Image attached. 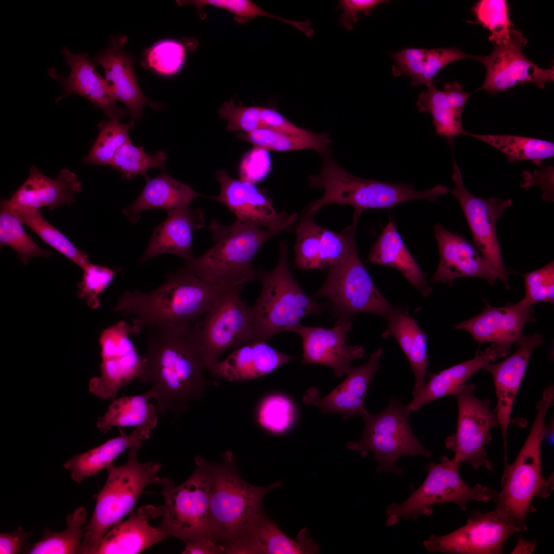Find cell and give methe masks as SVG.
I'll return each mask as SVG.
<instances>
[{
  "mask_svg": "<svg viewBox=\"0 0 554 554\" xmlns=\"http://www.w3.org/2000/svg\"><path fill=\"white\" fill-rule=\"evenodd\" d=\"M183 554L224 553V547L211 537L185 542Z\"/></svg>",
  "mask_w": 554,
  "mask_h": 554,
  "instance_id": "6125c7cd",
  "label": "cell"
},
{
  "mask_svg": "<svg viewBox=\"0 0 554 554\" xmlns=\"http://www.w3.org/2000/svg\"><path fill=\"white\" fill-rule=\"evenodd\" d=\"M476 55L467 54L456 48L423 49L407 48L393 56V70L398 76L405 74L412 86L432 83L436 74L448 64L465 58L475 60Z\"/></svg>",
  "mask_w": 554,
  "mask_h": 554,
  "instance_id": "e575fe53",
  "label": "cell"
},
{
  "mask_svg": "<svg viewBox=\"0 0 554 554\" xmlns=\"http://www.w3.org/2000/svg\"><path fill=\"white\" fill-rule=\"evenodd\" d=\"M536 540H526L522 537H519L517 544L511 553H531L537 548Z\"/></svg>",
  "mask_w": 554,
  "mask_h": 554,
  "instance_id": "be15d7a7",
  "label": "cell"
},
{
  "mask_svg": "<svg viewBox=\"0 0 554 554\" xmlns=\"http://www.w3.org/2000/svg\"><path fill=\"white\" fill-rule=\"evenodd\" d=\"M553 424L550 423L548 425H545L544 439L546 438L551 444H553Z\"/></svg>",
  "mask_w": 554,
  "mask_h": 554,
  "instance_id": "e7e4bbea",
  "label": "cell"
},
{
  "mask_svg": "<svg viewBox=\"0 0 554 554\" xmlns=\"http://www.w3.org/2000/svg\"><path fill=\"white\" fill-rule=\"evenodd\" d=\"M452 180L454 187L449 191L457 200L472 235V243L496 273L498 280L509 287L501 248L496 232L498 220L512 204L511 199H484L470 193L464 185L462 176L454 159Z\"/></svg>",
  "mask_w": 554,
  "mask_h": 554,
  "instance_id": "2e32d148",
  "label": "cell"
},
{
  "mask_svg": "<svg viewBox=\"0 0 554 554\" xmlns=\"http://www.w3.org/2000/svg\"><path fill=\"white\" fill-rule=\"evenodd\" d=\"M224 553L310 554L319 552V546L309 538L306 528L294 540L285 535L263 512L256 513L230 542L224 545Z\"/></svg>",
  "mask_w": 554,
  "mask_h": 554,
  "instance_id": "7402d4cb",
  "label": "cell"
},
{
  "mask_svg": "<svg viewBox=\"0 0 554 554\" xmlns=\"http://www.w3.org/2000/svg\"><path fill=\"white\" fill-rule=\"evenodd\" d=\"M427 334L419 326L414 339L406 355L414 375L415 382L412 395L416 396L425 384L427 375L428 358L427 351Z\"/></svg>",
  "mask_w": 554,
  "mask_h": 554,
  "instance_id": "11a10c76",
  "label": "cell"
},
{
  "mask_svg": "<svg viewBox=\"0 0 554 554\" xmlns=\"http://www.w3.org/2000/svg\"><path fill=\"white\" fill-rule=\"evenodd\" d=\"M295 410L290 399L281 394L266 397L258 408V423L266 430L276 434L287 431L295 420Z\"/></svg>",
  "mask_w": 554,
  "mask_h": 554,
  "instance_id": "681fc988",
  "label": "cell"
},
{
  "mask_svg": "<svg viewBox=\"0 0 554 554\" xmlns=\"http://www.w3.org/2000/svg\"><path fill=\"white\" fill-rule=\"evenodd\" d=\"M467 135L497 148L506 155L508 162L530 160L537 166L554 155L551 142L523 136L506 134H480L467 132Z\"/></svg>",
  "mask_w": 554,
  "mask_h": 554,
  "instance_id": "ab89813d",
  "label": "cell"
},
{
  "mask_svg": "<svg viewBox=\"0 0 554 554\" xmlns=\"http://www.w3.org/2000/svg\"><path fill=\"white\" fill-rule=\"evenodd\" d=\"M194 461V471L182 484L176 485L169 478L161 479L160 484L164 504L160 506L162 521L158 527L167 536L184 542L212 538L209 519L212 463L200 456Z\"/></svg>",
  "mask_w": 554,
  "mask_h": 554,
  "instance_id": "ba28073f",
  "label": "cell"
},
{
  "mask_svg": "<svg viewBox=\"0 0 554 554\" xmlns=\"http://www.w3.org/2000/svg\"><path fill=\"white\" fill-rule=\"evenodd\" d=\"M166 159L165 151L160 150L152 155H148L143 147L133 145L130 141L117 150L110 165L121 173L123 179L131 180L140 174L144 175L147 180L149 177L147 172L150 168L166 169Z\"/></svg>",
  "mask_w": 554,
  "mask_h": 554,
  "instance_id": "bcb514c9",
  "label": "cell"
},
{
  "mask_svg": "<svg viewBox=\"0 0 554 554\" xmlns=\"http://www.w3.org/2000/svg\"><path fill=\"white\" fill-rule=\"evenodd\" d=\"M390 1L384 0H341L339 7L343 12L340 22L346 29L351 30L359 20L358 13L363 12L367 16L377 6Z\"/></svg>",
  "mask_w": 554,
  "mask_h": 554,
  "instance_id": "9f6ffc18",
  "label": "cell"
},
{
  "mask_svg": "<svg viewBox=\"0 0 554 554\" xmlns=\"http://www.w3.org/2000/svg\"><path fill=\"white\" fill-rule=\"evenodd\" d=\"M8 204L22 223L50 247L82 269L89 263L88 254L78 249L62 232L46 221L39 210L21 209L12 207L9 202Z\"/></svg>",
  "mask_w": 554,
  "mask_h": 554,
  "instance_id": "b9f144b4",
  "label": "cell"
},
{
  "mask_svg": "<svg viewBox=\"0 0 554 554\" xmlns=\"http://www.w3.org/2000/svg\"><path fill=\"white\" fill-rule=\"evenodd\" d=\"M230 287L212 285L192 273L179 270L153 291H125L113 311L134 316L130 324L131 335L149 326L195 324Z\"/></svg>",
  "mask_w": 554,
  "mask_h": 554,
  "instance_id": "7a4b0ae2",
  "label": "cell"
},
{
  "mask_svg": "<svg viewBox=\"0 0 554 554\" xmlns=\"http://www.w3.org/2000/svg\"><path fill=\"white\" fill-rule=\"evenodd\" d=\"M82 281L78 284L77 296L92 309L101 305L99 295L113 280L115 271L109 268L88 263L83 268Z\"/></svg>",
  "mask_w": 554,
  "mask_h": 554,
  "instance_id": "f5cc1de1",
  "label": "cell"
},
{
  "mask_svg": "<svg viewBox=\"0 0 554 554\" xmlns=\"http://www.w3.org/2000/svg\"><path fill=\"white\" fill-rule=\"evenodd\" d=\"M238 136L251 144L256 149L263 150L288 151L312 149L324 154L330 140L326 133L310 132L298 135L261 127L249 133L239 132Z\"/></svg>",
  "mask_w": 554,
  "mask_h": 554,
  "instance_id": "f35d334b",
  "label": "cell"
},
{
  "mask_svg": "<svg viewBox=\"0 0 554 554\" xmlns=\"http://www.w3.org/2000/svg\"><path fill=\"white\" fill-rule=\"evenodd\" d=\"M62 53L70 68L69 74H60L53 67L48 68L49 75L58 81L64 89V93L56 98V103L67 96L76 94L86 98L111 120H119L129 113L127 108L116 104L109 83L88 58V52L73 53L64 47Z\"/></svg>",
  "mask_w": 554,
  "mask_h": 554,
  "instance_id": "44dd1931",
  "label": "cell"
},
{
  "mask_svg": "<svg viewBox=\"0 0 554 554\" xmlns=\"http://www.w3.org/2000/svg\"><path fill=\"white\" fill-rule=\"evenodd\" d=\"M208 229L214 245L200 256L185 261L179 270L221 287L243 286L258 280L254 258L264 244L279 233L237 220L228 225L213 220Z\"/></svg>",
  "mask_w": 554,
  "mask_h": 554,
  "instance_id": "3957f363",
  "label": "cell"
},
{
  "mask_svg": "<svg viewBox=\"0 0 554 554\" xmlns=\"http://www.w3.org/2000/svg\"><path fill=\"white\" fill-rule=\"evenodd\" d=\"M196 324L146 328V367L140 382L151 384L149 390L161 414L170 411L177 416L203 396L208 384L194 335Z\"/></svg>",
  "mask_w": 554,
  "mask_h": 554,
  "instance_id": "6da1fadb",
  "label": "cell"
},
{
  "mask_svg": "<svg viewBox=\"0 0 554 554\" xmlns=\"http://www.w3.org/2000/svg\"><path fill=\"white\" fill-rule=\"evenodd\" d=\"M440 462H431L426 467L427 476L422 485L402 503H392L386 511L387 526L397 524L402 519L417 520L421 515L430 516L431 506L453 503L466 511L469 501L488 503L495 498L497 491L477 483L467 485L461 478V463L454 458H440Z\"/></svg>",
  "mask_w": 554,
  "mask_h": 554,
  "instance_id": "8fae6325",
  "label": "cell"
},
{
  "mask_svg": "<svg viewBox=\"0 0 554 554\" xmlns=\"http://www.w3.org/2000/svg\"><path fill=\"white\" fill-rule=\"evenodd\" d=\"M140 448L128 449L126 464L116 466L112 463L107 468V479L85 526L81 553L91 554L104 536L132 510L144 489L160 484L161 479L157 474L161 464L140 462L136 456Z\"/></svg>",
  "mask_w": 554,
  "mask_h": 554,
  "instance_id": "52a82bcc",
  "label": "cell"
},
{
  "mask_svg": "<svg viewBox=\"0 0 554 554\" xmlns=\"http://www.w3.org/2000/svg\"><path fill=\"white\" fill-rule=\"evenodd\" d=\"M411 412L400 399L392 398L377 414L368 411L363 417L364 426L359 442H350L347 447L359 451L363 457L369 452L379 464L378 473L393 472L403 475L396 462L404 456L421 455L430 459L433 452L425 447L411 430L408 418Z\"/></svg>",
  "mask_w": 554,
  "mask_h": 554,
  "instance_id": "30bf717a",
  "label": "cell"
},
{
  "mask_svg": "<svg viewBox=\"0 0 554 554\" xmlns=\"http://www.w3.org/2000/svg\"><path fill=\"white\" fill-rule=\"evenodd\" d=\"M222 458L221 463H212L209 519L212 538L223 546L262 509L264 496L281 482L266 487L252 485L240 477L232 452L226 451Z\"/></svg>",
  "mask_w": 554,
  "mask_h": 554,
  "instance_id": "9c48e42d",
  "label": "cell"
},
{
  "mask_svg": "<svg viewBox=\"0 0 554 554\" xmlns=\"http://www.w3.org/2000/svg\"><path fill=\"white\" fill-rule=\"evenodd\" d=\"M553 167H546L531 173L524 171L521 186L529 189L535 185L539 186L543 191L542 198L546 201H553Z\"/></svg>",
  "mask_w": 554,
  "mask_h": 554,
  "instance_id": "6f0895ef",
  "label": "cell"
},
{
  "mask_svg": "<svg viewBox=\"0 0 554 554\" xmlns=\"http://www.w3.org/2000/svg\"><path fill=\"white\" fill-rule=\"evenodd\" d=\"M368 259L373 264L398 270L423 296L431 293L425 272L408 251L393 222H389L383 228Z\"/></svg>",
  "mask_w": 554,
  "mask_h": 554,
  "instance_id": "836d02e7",
  "label": "cell"
},
{
  "mask_svg": "<svg viewBox=\"0 0 554 554\" xmlns=\"http://www.w3.org/2000/svg\"><path fill=\"white\" fill-rule=\"evenodd\" d=\"M31 535L32 532L24 530L21 526L14 531L1 532L0 553H18Z\"/></svg>",
  "mask_w": 554,
  "mask_h": 554,
  "instance_id": "91938a15",
  "label": "cell"
},
{
  "mask_svg": "<svg viewBox=\"0 0 554 554\" xmlns=\"http://www.w3.org/2000/svg\"><path fill=\"white\" fill-rule=\"evenodd\" d=\"M180 6L192 5L196 8L200 17L204 19L206 14L204 7L210 6L227 10L233 14L235 21L238 23L246 24L250 20L259 16H266L282 21L292 26L301 32L306 27L304 22L294 21L280 17L270 13L248 0H191L176 1Z\"/></svg>",
  "mask_w": 554,
  "mask_h": 554,
  "instance_id": "7dc6e473",
  "label": "cell"
},
{
  "mask_svg": "<svg viewBox=\"0 0 554 554\" xmlns=\"http://www.w3.org/2000/svg\"><path fill=\"white\" fill-rule=\"evenodd\" d=\"M24 225L3 198L0 206V244L14 250L24 264L36 257L48 258L52 252L41 248L27 233Z\"/></svg>",
  "mask_w": 554,
  "mask_h": 554,
  "instance_id": "7bdbcfd3",
  "label": "cell"
},
{
  "mask_svg": "<svg viewBox=\"0 0 554 554\" xmlns=\"http://www.w3.org/2000/svg\"><path fill=\"white\" fill-rule=\"evenodd\" d=\"M288 254L287 243L280 241L275 267L270 271L258 270L262 290L251 307L255 341L267 342L278 333L292 332L304 318L320 315L326 307L308 295L293 277Z\"/></svg>",
  "mask_w": 554,
  "mask_h": 554,
  "instance_id": "8992f818",
  "label": "cell"
},
{
  "mask_svg": "<svg viewBox=\"0 0 554 554\" xmlns=\"http://www.w3.org/2000/svg\"><path fill=\"white\" fill-rule=\"evenodd\" d=\"M218 114L226 121L229 131L249 133L262 127L260 106L236 105L231 98L221 106Z\"/></svg>",
  "mask_w": 554,
  "mask_h": 554,
  "instance_id": "db71d44e",
  "label": "cell"
},
{
  "mask_svg": "<svg viewBox=\"0 0 554 554\" xmlns=\"http://www.w3.org/2000/svg\"><path fill=\"white\" fill-rule=\"evenodd\" d=\"M313 297L327 298L336 318L369 313L387 321L400 308L389 303L377 289L360 259L355 240L348 256L330 267Z\"/></svg>",
  "mask_w": 554,
  "mask_h": 554,
  "instance_id": "7c38bea8",
  "label": "cell"
},
{
  "mask_svg": "<svg viewBox=\"0 0 554 554\" xmlns=\"http://www.w3.org/2000/svg\"><path fill=\"white\" fill-rule=\"evenodd\" d=\"M383 349L380 348L370 355L363 365L351 367L345 380L324 398H319L316 387L308 389L305 393L303 402L320 409L324 413L341 414L343 419L360 416L367 412L365 401L372 379L380 367Z\"/></svg>",
  "mask_w": 554,
  "mask_h": 554,
  "instance_id": "484cf974",
  "label": "cell"
},
{
  "mask_svg": "<svg viewBox=\"0 0 554 554\" xmlns=\"http://www.w3.org/2000/svg\"><path fill=\"white\" fill-rule=\"evenodd\" d=\"M186 50L183 42L162 41L144 51L141 65L160 75H172L182 66Z\"/></svg>",
  "mask_w": 554,
  "mask_h": 554,
  "instance_id": "f907efd6",
  "label": "cell"
},
{
  "mask_svg": "<svg viewBox=\"0 0 554 554\" xmlns=\"http://www.w3.org/2000/svg\"><path fill=\"white\" fill-rule=\"evenodd\" d=\"M111 43L92 59L105 71V78L109 83L115 99L123 103L135 121L143 116V109L148 105L154 110L165 106L148 98L141 91L134 71V58L125 50L128 41L126 36H110Z\"/></svg>",
  "mask_w": 554,
  "mask_h": 554,
  "instance_id": "cb8c5ba5",
  "label": "cell"
},
{
  "mask_svg": "<svg viewBox=\"0 0 554 554\" xmlns=\"http://www.w3.org/2000/svg\"><path fill=\"white\" fill-rule=\"evenodd\" d=\"M526 43L521 31L515 29L507 42L493 45L490 54L476 55L475 60L481 62L486 70L481 89L494 95L525 83H534L543 88L546 83L553 81V66L539 67L524 55L522 48Z\"/></svg>",
  "mask_w": 554,
  "mask_h": 554,
  "instance_id": "ac0fdd59",
  "label": "cell"
},
{
  "mask_svg": "<svg viewBox=\"0 0 554 554\" xmlns=\"http://www.w3.org/2000/svg\"><path fill=\"white\" fill-rule=\"evenodd\" d=\"M535 321L531 307L521 300L500 307L487 305L478 314L456 324L454 329L467 331L480 344L492 343L503 357L523 337L525 324Z\"/></svg>",
  "mask_w": 554,
  "mask_h": 554,
  "instance_id": "603a6c76",
  "label": "cell"
},
{
  "mask_svg": "<svg viewBox=\"0 0 554 554\" xmlns=\"http://www.w3.org/2000/svg\"><path fill=\"white\" fill-rule=\"evenodd\" d=\"M130 324L121 320L103 330L99 343L102 363L100 376L91 378L89 390L102 399H114L121 387L143 377L146 358L137 352L130 338Z\"/></svg>",
  "mask_w": 554,
  "mask_h": 554,
  "instance_id": "9a60e30c",
  "label": "cell"
},
{
  "mask_svg": "<svg viewBox=\"0 0 554 554\" xmlns=\"http://www.w3.org/2000/svg\"><path fill=\"white\" fill-rule=\"evenodd\" d=\"M352 325V317L337 318L334 326L330 328L298 325L292 332L302 340V363L330 367L338 378L346 374L351 367L349 363L365 354L362 346L347 344Z\"/></svg>",
  "mask_w": 554,
  "mask_h": 554,
  "instance_id": "ffe728a7",
  "label": "cell"
},
{
  "mask_svg": "<svg viewBox=\"0 0 554 554\" xmlns=\"http://www.w3.org/2000/svg\"><path fill=\"white\" fill-rule=\"evenodd\" d=\"M472 11L478 23L490 32L489 39L493 45L507 42L515 30L508 17L507 3L505 0H481Z\"/></svg>",
  "mask_w": 554,
  "mask_h": 554,
  "instance_id": "c3c4849f",
  "label": "cell"
},
{
  "mask_svg": "<svg viewBox=\"0 0 554 554\" xmlns=\"http://www.w3.org/2000/svg\"><path fill=\"white\" fill-rule=\"evenodd\" d=\"M313 216L303 215L295 230L294 266L306 270L325 268L320 228Z\"/></svg>",
  "mask_w": 554,
  "mask_h": 554,
  "instance_id": "f6af8a7d",
  "label": "cell"
},
{
  "mask_svg": "<svg viewBox=\"0 0 554 554\" xmlns=\"http://www.w3.org/2000/svg\"><path fill=\"white\" fill-rule=\"evenodd\" d=\"M160 517V506H143L126 521L112 527L91 554H136L162 542L168 537L150 520Z\"/></svg>",
  "mask_w": 554,
  "mask_h": 554,
  "instance_id": "f1b7e54d",
  "label": "cell"
},
{
  "mask_svg": "<svg viewBox=\"0 0 554 554\" xmlns=\"http://www.w3.org/2000/svg\"><path fill=\"white\" fill-rule=\"evenodd\" d=\"M295 359L276 350L266 341H255L236 348L208 370L216 377L241 382L266 375Z\"/></svg>",
  "mask_w": 554,
  "mask_h": 554,
  "instance_id": "f546056e",
  "label": "cell"
},
{
  "mask_svg": "<svg viewBox=\"0 0 554 554\" xmlns=\"http://www.w3.org/2000/svg\"><path fill=\"white\" fill-rule=\"evenodd\" d=\"M434 232L439 248L440 260L433 283L450 285L460 277L479 278L493 286L497 275L472 243L461 235L451 232L438 223Z\"/></svg>",
  "mask_w": 554,
  "mask_h": 554,
  "instance_id": "4316f807",
  "label": "cell"
},
{
  "mask_svg": "<svg viewBox=\"0 0 554 554\" xmlns=\"http://www.w3.org/2000/svg\"><path fill=\"white\" fill-rule=\"evenodd\" d=\"M201 194L187 184L163 172L147 180L138 196L122 209L132 224L137 222L142 212L153 209L166 210L167 212L189 206Z\"/></svg>",
  "mask_w": 554,
  "mask_h": 554,
  "instance_id": "d6a6232c",
  "label": "cell"
},
{
  "mask_svg": "<svg viewBox=\"0 0 554 554\" xmlns=\"http://www.w3.org/2000/svg\"><path fill=\"white\" fill-rule=\"evenodd\" d=\"M525 294L521 300L526 305L531 307L536 303H554V262L523 275Z\"/></svg>",
  "mask_w": 554,
  "mask_h": 554,
  "instance_id": "816d5d0a",
  "label": "cell"
},
{
  "mask_svg": "<svg viewBox=\"0 0 554 554\" xmlns=\"http://www.w3.org/2000/svg\"><path fill=\"white\" fill-rule=\"evenodd\" d=\"M427 90L418 95L417 109L421 113L429 112L432 118L436 134L444 136L448 141L459 135H467L458 115L448 103L443 91L436 88L433 83L427 85Z\"/></svg>",
  "mask_w": 554,
  "mask_h": 554,
  "instance_id": "60d3db41",
  "label": "cell"
},
{
  "mask_svg": "<svg viewBox=\"0 0 554 554\" xmlns=\"http://www.w3.org/2000/svg\"><path fill=\"white\" fill-rule=\"evenodd\" d=\"M474 390V384H466L453 395L458 409L457 429L445 439V446L461 464L468 463L475 469L485 467L493 472L485 448L491 439L490 430L498 425V419L490 407V400L478 399Z\"/></svg>",
  "mask_w": 554,
  "mask_h": 554,
  "instance_id": "5bb4252c",
  "label": "cell"
},
{
  "mask_svg": "<svg viewBox=\"0 0 554 554\" xmlns=\"http://www.w3.org/2000/svg\"><path fill=\"white\" fill-rule=\"evenodd\" d=\"M87 510L80 506L67 517V526L62 531L46 529L37 542L25 546L24 553L29 554L81 553V545L87 524Z\"/></svg>",
  "mask_w": 554,
  "mask_h": 554,
  "instance_id": "74e56055",
  "label": "cell"
},
{
  "mask_svg": "<svg viewBox=\"0 0 554 554\" xmlns=\"http://www.w3.org/2000/svg\"><path fill=\"white\" fill-rule=\"evenodd\" d=\"M81 189L77 175L68 168L62 169L56 179H52L33 166L26 180L8 202L12 207L21 209L39 210L47 207L52 210L64 205H71L75 201L74 195Z\"/></svg>",
  "mask_w": 554,
  "mask_h": 554,
  "instance_id": "83f0119b",
  "label": "cell"
},
{
  "mask_svg": "<svg viewBox=\"0 0 554 554\" xmlns=\"http://www.w3.org/2000/svg\"><path fill=\"white\" fill-rule=\"evenodd\" d=\"M120 435L85 452L76 454L64 464L72 480L80 483L84 479L94 476L107 468L126 449L141 447L150 434L134 429L128 434L120 429Z\"/></svg>",
  "mask_w": 554,
  "mask_h": 554,
  "instance_id": "d590c367",
  "label": "cell"
},
{
  "mask_svg": "<svg viewBox=\"0 0 554 554\" xmlns=\"http://www.w3.org/2000/svg\"><path fill=\"white\" fill-rule=\"evenodd\" d=\"M311 187L323 190L322 197L311 202L303 215L313 216L323 207L333 204L354 207L353 215L369 209H387L416 200L435 202L448 191L442 185L416 190L410 184H396L361 178L348 172L330 159L325 160L321 171L309 177Z\"/></svg>",
  "mask_w": 554,
  "mask_h": 554,
  "instance_id": "277c9868",
  "label": "cell"
},
{
  "mask_svg": "<svg viewBox=\"0 0 554 554\" xmlns=\"http://www.w3.org/2000/svg\"><path fill=\"white\" fill-rule=\"evenodd\" d=\"M134 125L132 120L124 124L118 120L101 122L98 134L83 163L87 165H110L117 150L130 142L129 131Z\"/></svg>",
  "mask_w": 554,
  "mask_h": 554,
  "instance_id": "ee69618b",
  "label": "cell"
},
{
  "mask_svg": "<svg viewBox=\"0 0 554 554\" xmlns=\"http://www.w3.org/2000/svg\"><path fill=\"white\" fill-rule=\"evenodd\" d=\"M543 341L542 336L538 333L523 335L510 355L499 363H488L483 368L491 374L494 382L497 397L495 412L503 438L505 462L508 427L515 399L530 356Z\"/></svg>",
  "mask_w": 554,
  "mask_h": 554,
  "instance_id": "d4e9b609",
  "label": "cell"
},
{
  "mask_svg": "<svg viewBox=\"0 0 554 554\" xmlns=\"http://www.w3.org/2000/svg\"><path fill=\"white\" fill-rule=\"evenodd\" d=\"M167 213L166 219L154 230L141 261L165 253L177 255L185 261L193 257V234L205 223L202 210L188 206Z\"/></svg>",
  "mask_w": 554,
  "mask_h": 554,
  "instance_id": "4dcf8cb0",
  "label": "cell"
},
{
  "mask_svg": "<svg viewBox=\"0 0 554 554\" xmlns=\"http://www.w3.org/2000/svg\"><path fill=\"white\" fill-rule=\"evenodd\" d=\"M521 531L501 512L473 511L466 524L445 535L432 534L423 542L429 552L460 554H500L512 534Z\"/></svg>",
  "mask_w": 554,
  "mask_h": 554,
  "instance_id": "e0dca14e",
  "label": "cell"
},
{
  "mask_svg": "<svg viewBox=\"0 0 554 554\" xmlns=\"http://www.w3.org/2000/svg\"><path fill=\"white\" fill-rule=\"evenodd\" d=\"M151 398L148 390L141 394L113 399L104 415L98 418V429L106 433L112 427H133L150 434L156 428L159 418L156 407L149 402Z\"/></svg>",
  "mask_w": 554,
  "mask_h": 554,
  "instance_id": "8d00e7d4",
  "label": "cell"
},
{
  "mask_svg": "<svg viewBox=\"0 0 554 554\" xmlns=\"http://www.w3.org/2000/svg\"><path fill=\"white\" fill-rule=\"evenodd\" d=\"M261 116L262 127L294 135H306L310 133L293 125L273 108L261 107Z\"/></svg>",
  "mask_w": 554,
  "mask_h": 554,
  "instance_id": "680465c9",
  "label": "cell"
},
{
  "mask_svg": "<svg viewBox=\"0 0 554 554\" xmlns=\"http://www.w3.org/2000/svg\"><path fill=\"white\" fill-rule=\"evenodd\" d=\"M553 398V388L546 387L536 405V417L523 445L514 462L505 465L502 489L493 500L495 509L521 531L527 529L526 519L533 498L548 497L553 487V477L546 480L542 476L541 447L546 415Z\"/></svg>",
  "mask_w": 554,
  "mask_h": 554,
  "instance_id": "5b68a950",
  "label": "cell"
},
{
  "mask_svg": "<svg viewBox=\"0 0 554 554\" xmlns=\"http://www.w3.org/2000/svg\"><path fill=\"white\" fill-rule=\"evenodd\" d=\"M242 287L224 291L195 327L205 369L219 362L227 350L255 341L251 307L240 296Z\"/></svg>",
  "mask_w": 554,
  "mask_h": 554,
  "instance_id": "4fadbf2b",
  "label": "cell"
},
{
  "mask_svg": "<svg viewBox=\"0 0 554 554\" xmlns=\"http://www.w3.org/2000/svg\"><path fill=\"white\" fill-rule=\"evenodd\" d=\"M492 344L485 350L478 351L471 359L451 366L437 373H428L429 380L420 392L407 405L414 412L440 398L454 395L477 371L488 363L501 358Z\"/></svg>",
  "mask_w": 554,
  "mask_h": 554,
  "instance_id": "1f68e13d",
  "label": "cell"
},
{
  "mask_svg": "<svg viewBox=\"0 0 554 554\" xmlns=\"http://www.w3.org/2000/svg\"><path fill=\"white\" fill-rule=\"evenodd\" d=\"M215 177L220 191L212 198L227 207L237 220L279 233L290 229L297 221L296 213L277 211L253 183L233 178L223 169L216 172Z\"/></svg>",
  "mask_w": 554,
  "mask_h": 554,
  "instance_id": "d6986e66",
  "label": "cell"
},
{
  "mask_svg": "<svg viewBox=\"0 0 554 554\" xmlns=\"http://www.w3.org/2000/svg\"><path fill=\"white\" fill-rule=\"evenodd\" d=\"M443 88L448 103L458 115L462 116L464 106L472 93L463 91L461 84L456 81L445 83Z\"/></svg>",
  "mask_w": 554,
  "mask_h": 554,
  "instance_id": "94428289",
  "label": "cell"
}]
</instances>
